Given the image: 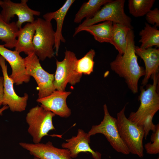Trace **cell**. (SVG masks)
<instances>
[{
    "mask_svg": "<svg viewBox=\"0 0 159 159\" xmlns=\"http://www.w3.org/2000/svg\"><path fill=\"white\" fill-rule=\"evenodd\" d=\"M135 35L132 29L128 32L125 51L123 54H118L110 63V68L120 77L123 78L128 87L133 94L138 92V82L144 76L145 69L138 64L135 52Z\"/></svg>",
    "mask_w": 159,
    "mask_h": 159,
    "instance_id": "1",
    "label": "cell"
},
{
    "mask_svg": "<svg viewBox=\"0 0 159 159\" xmlns=\"http://www.w3.org/2000/svg\"><path fill=\"white\" fill-rule=\"evenodd\" d=\"M126 105L117 114V124L120 135L130 153L140 158L144 156L143 140L144 132L142 126L138 125L126 116Z\"/></svg>",
    "mask_w": 159,
    "mask_h": 159,
    "instance_id": "2",
    "label": "cell"
},
{
    "mask_svg": "<svg viewBox=\"0 0 159 159\" xmlns=\"http://www.w3.org/2000/svg\"><path fill=\"white\" fill-rule=\"evenodd\" d=\"M125 2V0H111L103 5L92 18L85 19L76 28L73 36L80 32V30L82 28L106 21L127 25L132 29V20L124 11Z\"/></svg>",
    "mask_w": 159,
    "mask_h": 159,
    "instance_id": "3",
    "label": "cell"
},
{
    "mask_svg": "<svg viewBox=\"0 0 159 159\" xmlns=\"http://www.w3.org/2000/svg\"><path fill=\"white\" fill-rule=\"evenodd\" d=\"M153 82L148 85L146 89L141 87L138 99L140 105L137 111L132 112L128 118L137 125L142 126L147 117L155 114L159 110V95L158 93L159 73L151 77Z\"/></svg>",
    "mask_w": 159,
    "mask_h": 159,
    "instance_id": "4",
    "label": "cell"
},
{
    "mask_svg": "<svg viewBox=\"0 0 159 159\" xmlns=\"http://www.w3.org/2000/svg\"><path fill=\"white\" fill-rule=\"evenodd\" d=\"M55 115L37 105L31 108L27 113L26 121L28 125L27 131L34 143H40L42 138L48 135L50 130H55L52 122Z\"/></svg>",
    "mask_w": 159,
    "mask_h": 159,
    "instance_id": "5",
    "label": "cell"
},
{
    "mask_svg": "<svg viewBox=\"0 0 159 159\" xmlns=\"http://www.w3.org/2000/svg\"><path fill=\"white\" fill-rule=\"evenodd\" d=\"M35 21V33L33 40L34 53L40 60L43 61L54 56L55 32L51 21L41 18Z\"/></svg>",
    "mask_w": 159,
    "mask_h": 159,
    "instance_id": "6",
    "label": "cell"
},
{
    "mask_svg": "<svg viewBox=\"0 0 159 159\" xmlns=\"http://www.w3.org/2000/svg\"><path fill=\"white\" fill-rule=\"evenodd\" d=\"M77 59L74 52L66 50L63 60H56V70L53 82L56 90L64 91L68 83L73 85L80 82L82 74L77 71Z\"/></svg>",
    "mask_w": 159,
    "mask_h": 159,
    "instance_id": "7",
    "label": "cell"
},
{
    "mask_svg": "<svg viewBox=\"0 0 159 159\" xmlns=\"http://www.w3.org/2000/svg\"><path fill=\"white\" fill-rule=\"evenodd\" d=\"M104 116L98 125L92 126L87 133L91 136L97 134L104 135L112 148L117 152L125 155L130 153L129 151L121 138L118 132L116 118L111 116L107 106H103Z\"/></svg>",
    "mask_w": 159,
    "mask_h": 159,
    "instance_id": "8",
    "label": "cell"
},
{
    "mask_svg": "<svg viewBox=\"0 0 159 159\" xmlns=\"http://www.w3.org/2000/svg\"><path fill=\"white\" fill-rule=\"evenodd\" d=\"M24 60L27 74L34 78L38 85V99L47 96L56 90L53 84L54 74L43 68L34 53L27 55Z\"/></svg>",
    "mask_w": 159,
    "mask_h": 159,
    "instance_id": "9",
    "label": "cell"
},
{
    "mask_svg": "<svg viewBox=\"0 0 159 159\" xmlns=\"http://www.w3.org/2000/svg\"><path fill=\"white\" fill-rule=\"evenodd\" d=\"M28 1L21 0L20 3H16L10 0L3 1L0 6L2 9L0 14L3 20L9 23L11 19L17 16L18 20L16 23L19 29L25 22L33 23L35 21L34 16H39L41 13L29 8L27 4Z\"/></svg>",
    "mask_w": 159,
    "mask_h": 159,
    "instance_id": "10",
    "label": "cell"
},
{
    "mask_svg": "<svg viewBox=\"0 0 159 159\" xmlns=\"http://www.w3.org/2000/svg\"><path fill=\"white\" fill-rule=\"evenodd\" d=\"M0 66L4 78L3 105L7 106L12 112H20L24 111L27 105L28 94L24 93L23 96L20 97L15 92L14 88V82L8 74L5 60L0 55Z\"/></svg>",
    "mask_w": 159,
    "mask_h": 159,
    "instance_id": "11",
    "label": "cell"
},
{
    "mask_svg": "<svg viewBox=\"0 0 159 159\" xmlns=\"http://www.w3.org/2000/svg\"><path fill=\"white\" fill-rule=\"evenodd\" d=\"M19 144L31 155L39 159H72L69 150L56 147L49 141L45 143L21 142Z\"/></svg>",
    "mask_w": 159,
    "mask_h": 159,
    "instance_id": "12",
    "label": "cell"
},
{
    "mask_svg": "<svg viewBox=\"0 0 159 159\" xmlns=\"http://www.w3.org/2000/svg\"><path fill=\"white\" fill-rule=\"evenodd\" d=\"M19 54L15 50H9L0 44V55L10 64L12 72L9 77L16 85L29 82L31 77L27 73L24 58Z\"/></svg>",
    "mask_w": 159,
    "mask_h": 159,
    "instance_id": "13",
    "label": "cell"
},
{
    "mask_svg": "<svg viewBox=\"0 0 159 159\" xmlns=\"http://www.w3.org/2000/svg\"><path fill=\"white\" fill-rule=\"evenodd\" d=\"M71 93L70 92L56 90L47 96L38 98L37 101L45 110L61 117L67 118L71 115V112L67 105L66 99Z\"/></svg>",
    "mask_w": 159,
    "mask_h": 159,
    "instance_id": "14",
    "label": "cell"
},
{
    "mask_svg": "<svg viewBox=\"0 0 159 159\" xmlns=\"http://www.w3.org/2000/svg\"><path fill=\"white\" fill-rule=\"evenodd\" d=\"M90 137L82 129H79L77 135L66 139V142L63 143L61 146L63 148L69 150L72 158H76L81 152H88L92 155L94 159H101V153L94 151L90 148L89 145Z\"/></svg>",
    "mask_w": 159,
    "mask_h": 159,
    "instance_id": "15",
    "label": "cell"
},
{
    "mask_svg": "<svg viewBox=\"0 0 159 159\" xmlns=\"http://www.w3.org/2000/svg\"><path fill=\"white\" fill-rule=\"evenodd\" d=\"M135 52L145 63V74L141 83L142 86H144L147 85L150 77L159 73V49L151 47L145 49L135 46Z\"/></svg>",
    "mask_w": 159,
    "mask_h": 159,
    "instance_id": "16",
    "label": "cell"
},
{
    "mask_svg": "<svg viewBox=\"0 0 159 159\" xmlns=\"http://www.w3.org/2000/svg\"><path fill=\"white\" fill-rule=\"evenodd\" d=\"M74 0H67L64 5L59 9L53 12L47 13L43 16L44 19L51 21L54 19L57 23V28L55 32V42L54 49L56 50V54L58 55V52L61 42L65 43L66 40L63 37L62 30L64 21L69 9Z\"/></svg>",
    "mask_w": 159,
    "mask_h": 159,
    "instance_id": "17",
    "label": "cell"
},
{
    "mask_svg": "<svg viewBox=\"0 0 159 159\" xmlns=\"http://www.w3.org/2000/svg\"><path fill=\"white\" fill-rule=\"evenodd\" d=\"M35 21L27 23L19 29L15 50L19 53L24 52L27 55L34 53L33 40L35 33Z\"/></svg>",
    "mask_w": 159,
    "mask_h": 159,
    "instance_id": "18",
    "label": "cell"
},
{
    "mask_svg": "<svg viewBox=\"0 0 159 159\" xmlns=\"http://www.w3.org/2000/svg\"><path fill=\"white\" fill-rule=\"evenodd\" d=\"M132 29L129 26L122 24L113 23L110 43L115 47L119 54L125 53L127 43V36L129 32Z\"/></svg>",
    "mask_w": 159,
    "mask_h": 159,
    "instance_id": "19",
    "label": "cell"
},
{
    "mask_svg": "<svg viewBox=\"0 0 159 159\" xmlns=\"http://www.w3.org/2000/svg\"><path fill=\"white\" fill-rule=\"evenodd\" d=\"M113 27V23L106 21L81 29L80 32L85 31L92 35L95 39L100 43H110Z\"/></svg>",
    "mask_w": 159,
    "mask_h": 159,
    "instance_id": "20",
    "label": "cell"
},
{
    "mask_svg": "<svg viewBox=\"0 0 159 159\" xmlns=\"http://www.w3.org/2000/svg\"><path fill=\"white\" fill-rule=\"evenodd\" d=\"M19 30L16 22H6L0 13V40L4 42L5 47L14 48Z\"/></svg>",
    "mask_w": 159,
    "mask_h": 159,
    "instance_id": "21",
    "label": "cell"
},
{
    "mask_svg": "<svg viewBox=\"0 0 159 159\" xmlns=\"http://www.w3.org/2000/svg\"><path fill=\"white\" fill-rule=\"evenodd\" d=\"M111 0H89L83 4L76 14L74 20L75 23H79L84 18L90 19L94 16L102 6Z\"/></svg>",
    "mask_w": 159,
    "mask_h": 159,
    "instance_id": "22",
    "label": "cell"
},
{
    "mask_svg": "<svg viewBox=\"0 0 159 159\" xmlns=\"http://www.w3.org/2000/svg\"><path fill=\"white\" fill-rule=\"evenodd\" d=\"M140 39L139 42L141 43L140 47L143 49L159 47V30L155 26H152L145 23L144 28L139 32Z\"/></svg>",
    "mask_w": 159,
    "mask_h": 159,
    "instance_id": "23",
    "label": "cell"
},
{
    "mask_svg": "<svg viewBox=\"0 0 159 159\" xmlns=\"http://www.w3.org/2000/svg\"><path fill=\"white\" fill-rule=\"evenodd\" d=\"M155 2V0H129V13L135 17L143 16L151 10Z\"/></svg>",
    "mask_w": 159,
    "mask_h": 159,
    "instance_id": "24",
    "label": "cell"
},
{
    "mask_svg": "<svg viewBox=\"0 0 159 159\" xmlns=\"http://www.w3.org/2000/svg\"><path fill=\"white\" fill-rule=\"evenodd\" d=\"M95 52L91 49L80 59H77L76 66L78 72L81 74L89 75L93 72Z\"/></svg>",
    "mask_w": 159,
    "mask_h": 159,
    "instance_id": "25",
    "label": "cell"
},
{
    "mask_svg": "<svg viewBox=\"0 0 159 159\" xmlns=\"http://www.w3.org/2000/svg\"><path fill=\"white\" fill-rule=\"evenodd\" d=\"M156 129L151 136V142L145 144L144 148L147 153L156 154L159 153V124L157 125Z\"/></svg>",
    "mask_w": 159,
    "mask_h": 159,
    "instance_id": "26",
    "label": "cell"
},
{
    "mask_svg": "<svg viewBox=\"0 0 159 159\" xmlns=\"http://www.w3.org/2000/svg\"><path fill=\"white\" fill-rule=\"evenodd\" d=\"M155 115L154 114H152L148 116L142 126L144 133V138L145 139H146L150 131L151 130L154 132L156 130L157 125L153 124L152 121Z\"/></svg>",
    "mask_w": 159,
    "mask_h": 159,
    "instance_id": "27",
    "label": "cell"
},
{
    "mask_svg": "<svg viewBox=\"0 0 159 159\" xmlns=\"http://www.w3.org/2000/svg\"><path fill=\"white\" fill-rule=\"evenodd\" d=\"M146 19L148 23L154 25L155 26H159V10L157 8L150 10L146 15Z\"/></svg>",
    "mask_w": 159,
    "mask_h": 159,
    "instance_id": "28",
    "label": "cell"
},
{
    "mask_svg": "<svg viewBox=\"0 0 159 159\" xmlns=\"http://www.w3.org/2000/svg\"><path fill=\"white\" fill-rule=\"evenodd\" d=\"M3 83V77L0 76V107L2 105H3L4 95Z\"/></svg>",
    "mask_w": 159,
    "mask_h": 159,
    "instance_id": "29",
    "label": "cell"
},
{
    "mask_svg": "<svg viewBox=\"0 0 159 159\" xmlns=\"http://www.w3.org/2000/svg\"><path fill=\"white\" fill-rule=\"evenodd\" d=\"M9 107L7 105H4L1 108H0V115L2 114V112L5 110L7 109Z\"/></svg>",
    "mask_w": 159,
    "mask_h": 159,
    "instance_id": "30",
    "label": "cell"
},
{
    "mask_svg": "<svg viewBox=\"0 0 159 159\" xmlns=\"http://www.w3.org/2000/svg\"><path fill=\"white\" fill-rule=\"evenodd\" d=\"M2 1H3L0 0V6L1 5V4H2Z\"/></svg>",
    "mask_w": 159,
    "mask_h": 159,
    "instance_id": "31",
    "label": "cell"
},
{
    "mask_svg": "<svg viewBox=\"0 0 159 159\" xmlns=\"http://www.w3.org/2000/svg\"><path fill=\"white\" fill-rule=\"evenodd\" d=\"M33 159H39L37 157H34Z\"/></svg>",
    "mask_w": 159,
    "mask_h": 159,
    "instance_id": "32",
    "label": "cell"
},
{
    "mask_svg": "<svg viewBox=\"0 0 159 159\" xmlns=\"http://www.w3.org/2000/svg\"><path fill=\"white\" fill-rule=\"evenodd\" d=\"M157 159H159V158H157Z\"/></svg>",
    "mask_w": 159,
    "mask_h": 159,
    "instance_id": "33",
    "label": "cell"
}]
</instances>
